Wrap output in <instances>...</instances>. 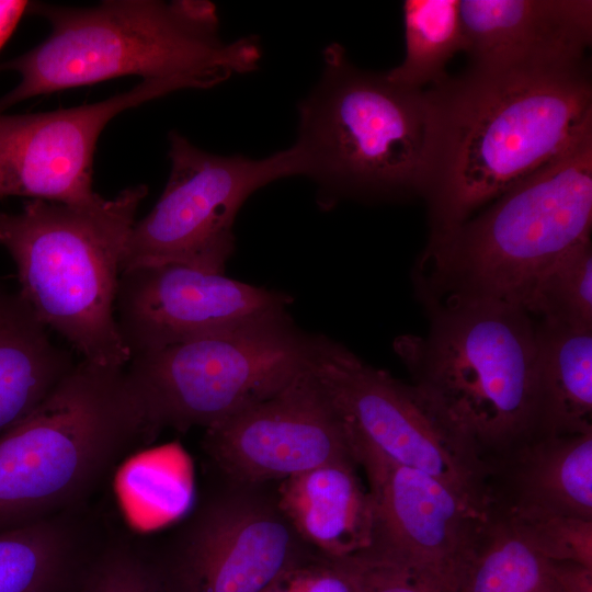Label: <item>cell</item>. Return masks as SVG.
<instances>
[{
	"mask_svg": "<svg viewBox=\"0 0 592 592\" xmlns=\"http://www.w3.org/2000/svg\"><path fill=\"white\" fill-rule=\"evenodd\" d=\"M433 130L423 198L430 236L449 230L592 135L585 62L470 66L426 90Z\"/></svg>",
	"mask_w": 592,
	"mask_h": 592,
	"instance_id": "6da1fadb",
	"label": "cell"
},
{
	"mask_svg": "<svg viewBox=\"0 0 592 592\" xmlns=\"http://www.w3.org/2000/svg\"><path fill=\"white\" fill-rule=\"evenodd\" d=\"M50 24L48 37L2 65L20 81L0 111L26 99L104 80L180 78L195 89L255 70L259 41L224 42L216 5L207 0H107L72 8L30 4Z\"/></svg>",
	"mask_w": 592,
	"mask_h": 592,
	"instance_id": "7a4b0ae2",
	"label": "cell"
},
{
	"mask_svg": "<svg viewBox=\"0 0 592 592\" xmlns=\"http://www.w3.org/2000/svg\"><path fill=\"white\" fill-rule=\"evenodd\" d=\"M125 368L82 358L0 436V531L88 505L158 436Z\"/></svg>",
	"mask_w": 592,
	"mask_h": 592,
	"instance_id": "3957f363",
	"label": "cell"
},
{
	"mask_svg": "<svg viewBox=\"0 0 592 592\" xmlns=\"http://www.w3.org/2000/svg\"><path fill=\"white\" fill-rule=\"evenodd\" d=\"M592 135L477 215L430 236L415 269L425 306L492 301L523 309L538 278L590 240Z\"/></svg>",
	"mask_w": 592,
	"mask_h": 592,
	"instance_id": "277c9868",
	"label": "cell"
},
{
	"mask_svg": "<svg viewBox=\"0 0 592 592\" xmlns=\"http://www.w3.org/2000/svg\"><path fill=\"white\" fill-rule=\"evenodd\" d=\"M145 184L90 205L27 200L0 212V244L12 257L19 296L47 328L91 363L130 361L115 315L121 264Z\"/></svg>",
	"mask_w": 592,
	"mask_h": 592,
	"instance_id": "5b68a950",
	"label": "cell"
},
{
	"mask_svg": "<svg viewBox=\"0 0 592 592\" xmlns=\"http://www.w3.org/2000/svg\"><path fill=\"white\" fill-rule=\"evenodd\" d=\"M425 334L394 350L419 388L487 464L537 437L536 327L492 301L426 306Z\"/></svg>",
	"mask_w": 592,
	"mask_h": 592,
	"instance_id": "8992f818",
	"label": "cell"
},
{
	"mask_svg": "<svg viewBox=\"0 0 592 592\" xmlns=\"http://www.w3.org/2000/svg\"><path fill=\"white\" fill-rule=\"evenodd\" d=\"M323 68L299 104L298 139L321 207L343 198L423 197L433 116L426 90L356 67L341 44L322 53Z\"/></svg>",
	"mask_w": 592,
	"mask_h": 592,
	"instance_id": "52a82bcc",
	"label": "cell"
},
{
	"mask_svg": "<svg viewBox=\"0 0 592 592\" xmlns=\"http://www.w3.org/2000/svg\"><path fill=\"white\" fill-rule=\"evenodd\" d=\"M314 337L284 308L133 355L126 373L158 433L205 430L284 388L309 365Z\"/></svg>",
	"mask_w": 592,
	"mask_h": 592,
	"instance_id": "ba28073f",
	"label": "cell"
},
{
	"mask_svg": "<svg viewBox=\"0 0 592 592\" xmlns=\"http://www.w3.org/2000/svg\"><path fill=\"white\" fill-rule=\"evenodd\" d=\"M310 368L342 424L353 458L373 452L423 471L487 515L486 465L419 388L322 334L314 337Z\"/></svg>",
	"mask_w": 592,
	"mask_h": 592,
	"instance_id": "9c48e42d",
	"label": "cell"
},
{
	"mask_svg": "<svg viewBox=\"0 0 592 592\" xmlns=\"http://www.w3.org/2000/svg\"><path fill=\"white\" fill-rule=\"evenodd\" d=\"M169 145L168 182L152 209L134 224L121 273L168 264L225 273L235 251V220L248 197L276 180L306 173L296 144L263 159L210 153L177 132Z\"/></svg>",
	"mask_w": 592,
	"mask_h": 592,
	"instance_id": "30bf717a",
	"label": "cell"
},
{
	"mask_svg": "<svg viewBox=\"0 0 592 592\" xmlns=\"http://www.w3.org/2000/svg\"><path fill=\"white\" fill-rule=\"evenodd\" d=\"M159 543L166 560L156 567L168 592H263L283 570L312 553L267 485L226 480L205 492Z\"/></svg>",
	"mask_w": 592,
	"mask_h": 592,
	"instance_id": "8fae6325",
	"label": "cell"
},
{
	"mask_svg": "<svg viewBox=\"0 0 592 592\" xmlns=\"http://www.w3.org/2000/svg\"><path fill=\"white\" fill-rule=\"evenodd\" d=\"M354 459L366 475L374 509L366 553L442 592H463L488 516L423 471L373 452Z\"/></svg>",
	"mask_w": 592,
	"mask_h": 592,
	"instance_id": "7c38bea8",
	"label": "cell"
},
{
	"mask_svg": "<svg viewBox=\"0 0 592 592\" xmlns=\"http://www.w3.org/2000/svg\"><path fill=\"white\" fill-rule=\"evenodd\" d=\"M202 446L224 480L249 486L355 463L310 362L276 394L205 429Z\"/></svg>",
	"mask_w": 592,
	"mask_h": 592,
	"instance_id": "4fadbf2b",
	"label": "cell"
},
{
	"mask_svg": "<svg viewBox=\"0 0 592 592\" xmlns=\"http://www.w3.org/2000/svg\"><path fill=\"white\" fill-rule=\"evenodd\" d=\"M194 89L180 78L145 79L95 103L49 112L0 115V197L90 205L93 156L106 124L119 113L168 93Z\"/></svg>",
	"mask_w": 592,
	"mask_h": 592,
	"instance_id": "5bb4252c",
	"label": "cell"
},
{
	"mask_svg": "<svg viewBox=\"0 0 592 592\" xmlns=\"http://www.w3.org/2000/svg\"><path fill=\"white\" fill-rule=\"evenodd\" d=\"M288 294L181 264L121 273L115 315L130 355L204 337L289 306Z\"/></svg>",
	"mask_w": 592,
	"mask_h": 592,
	"instance_id": "9a60e30c",
	"label": "cell"
},
{
	"mask_svg": "<svg viewBox=\"0 0 592 592\" xmlns=\"http://www.w3.org/2000/svg\"><path fill=\"white\" fill-rule=\"evenodd\" d=\"M464 49L471 66L565 68L585 62L590 0H460Z\"/></svg>",
	"mask_w": 592,
	"mask_h": 592,
	"instance_id": "2e32d148",
	"label": "cell"
},
{
	"mask_svg": "<svg viewBox=\"0 0 592 592\" xmlns=\"http://www.w3.org/2000/svg\"><path fill=\"white\" fill-rule=\"evenodd\" d=\"M487 515L592 520V432L530 440L487 464Z\"/></svg>",
	"mask_w": 592,
	"mask_h": 592,
	"instance_id": "e0dca14e",
	"label": "cell"
},
{
	"mask_svg": "<svg viewBox=\"0 0 592 592\" xmlns=\"http://www.w3.org/2000/svg\"><path fill=\"white\" fill-rule=\"evenodd\" d=\"M354 462L329 463L278 482L280 510L314 553L329 559L371 548L374 509Z\"/></svg>",
	"mask_w": 592,
	"mask_h": 592,
	"instance_id": "ac0fdd59",
	"label": "cell"
},
{
	"mask_svg": "<svg viewBox=\"0 0 592 592\" xmlns=\"http://www.w3.org/2000/svg\"><path fill=\"white\" fill-rule=\"evenodd\" d=\"M101 499L0 531V592H56L78 563L98 553L121 519Z\"/></svg>",
	"mask_w": 592,
	"mask_h": 592,
	"instance_id": "d6986e66",
	"label": "cell"
},
{
	"mask_svg": "<svg viewBox=\"0 0 592 592\" xmlns=\"http://www.w3.org/2000/svg\"><path fill=\"white\" fill-rule=\"evenodd\" d=\"M535 327L537 437L592 432V330Z\"/></svg>",
	"mask_w": 592,
	"mask_h": 592,
	"instance_id": "ffe728a7",
	"label": "cell"
},
{
	"mask_svg": "<svg viewBox=\"0 0 592 592\" xmlns=\"http://www.w3.org/2000/svg\"><path fill=\"white\" fill-rule=\"evenodd\" d=\"M75 365L24 304L0 328V436L39 407Z\"/></svg>",
	"mask_w": 592,
	"mask_h": 592,
	"instance_id": "44dd1931",
	"label": "cell"
},
{
	"mask_svg": "<svg viewBox=\"0 0 592 592\" xmlns=\"http://www.w3.org/2000/svg\"><path fill=\"white\" fill-rule=\"evenodd\" d=\"M460 0H406L402 4L406 54L385 72L394 83L424 90L445 81L446 67L464 49Z\"/></svg>",
	"mask_w": 592,
	"mask_h": 592,
	"instance_id": "7402d4cb",
	"label": "cell"
},
{
	"mask_svg": "<svg viewBox=\"0 0 592 592\" xmlns=\"http://www.w3.org/2000/svg\"><path fill=\"white\" fill-rule=\"evenodd\" d=\"M463 592H563L550 560L538 554L509 522L490 517Z\"/></svg>",
	"mask_w": 592,
	"mask_h": 592,
	"instance_id": "603a6c76",
	"label": "cell"
},
{
	"mask_svg": "<svg viewBox=\"0 0 592 592\" xmlns=\"http://www.w3.org/2000/svg\"><path fill=\"white\" fill-rule=\"evenodd\" d=\"M523 309L542 321L592 330L591 239L569 250L538 278Z\"/></svg>",
	"mask_w": 592,
	"mask_h": 592,
	"instance_id": "cb8c5ba5",
	"label": "cell"
},
{
	"mask_svg": "<svg viewBox=\"0 0 592 592\" xmlns=\"http://www.w3.org/2000/svg\"><path fill=\"white\" fill-rule=\"evenodd\" d=\"M81 592H168L145 538L121 520L90 563Z\"/></svg>",
	"mask_w": 592,
	"mask_h": 592,
	"instance_id": "d4e9b609",
	"label": "cell"
},
{
	"mask_svg": "<svg viewBox=\"0 0 592 592\" xmlns=\"http://www.w3.org/2000/svg\"><path fill=\"white\" fill-rule=\"evenodd\" d=\"M509 523L548 560L576 561L592 568V520L561 515Z\"/></svg>",
	"mask_w": 592,
	"mask_h": 592,
	"instance_id": "484cf974",
	"label": "cell"
},
{
	"mask_svg": "<svg viewBox=\"0 0 592 592\" xmlns=\"http://www.w3.org/2000/svg\"><path fill=\"white\" fill-rule=\"evenodd\" d=\"M332 560L353 592H442L407 569L366 551Z\"/></svg>",
	"mask_w": 592,
	"mask_h": 592,
	"instance_id": "4316f807",
	"label": "cell"
},
{
	"mask_svg": "<svg viewBox=\"0 0 592 592\" xmlns=\"http://www.w3.org/2000/svg\"><path fill=\"white\" fill-rule=\"evenodd\" d=\"M263 592H353L332 559L310 553L283 570Z\"/></svg>",
	"mask_w": 592,
	"mask_h": 592,
	"instance_id": "83f0119b",
	"label": "cell"
},
{
	"mask_svg": "<svg viewBox=\"0 0 592 592\" xmlns=\"http://www.w3.org/2000/svg\"><path fill=\"white\" fill-rule=\"evenodd\" d=\"M550 563L563 592H592V568L568 560Z\"/></svg>",
	"mask_w": 592,
	"mask_h": 592,
	"instance_id": "f1b7e54d",
	"label": "cell"
},
{
	"mask_svg": "<svg viewBox=\"0 0 592 592\" xmlns=\"http://www.w3.org/2000/svg\"><path fill=\"white\" fill-rule=\"evenodd\" d=\"M27 7V1L0 0V48L12 34Z\"/></svg>",
	"mask_w": 592,
	"mask_h": 592,
	"instance_id": "f546056e",
	"label": "cell"
},
{
	"mask_svg": "<svg viewBox=\"0 0 592 592\" xmlns=\"http://www.w3.org/2000/svg\"><path fill=\"white\" fill-rule=\"evenodd\" d=\"M23 299L16 296L0 294V328L12 319L23 307Z\"/></svg>",
	"mask_w": 592,
	"mask_h": 592,
	"instance_id": "4dcf8cb0",
	"label": "cell"
}]
</instances>
